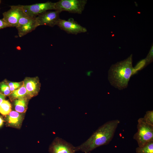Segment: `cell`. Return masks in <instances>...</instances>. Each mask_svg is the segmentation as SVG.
<instances>
[{"mask_svg":"<svg viewBox=\"0 0 153 153\" xmlns=\"http://www.w3.org/2000/svg\"><path fill=\"white\" fill-rule=\"evenodd\" d=\"M8 27L9 25L2 19H0V29Z\"/></svg>","mask_w":153,"mask_h":153,"instance_id":"cell-22","label":"cell"},{"mask_svg":"<svg viewBox=\"0 0 153 153\" xmlns=\"http://www.w3.org/2000/svg\"><path fill=\"white\" fill-rule=\"evenodd\" d=\"M21 82H10L8 84L10 90L12 92L14 90L19 88L22 84Z\"/></svg>","mask_w":153,"mask_h":153,"instance_id":"cell-20","label":"cell"},{"mask_svg":"<svg viewBox=\"0 0 153 153\" xmlns=\"http://www.w3.org/2000/svg\"><path fill=\"white\" fill-rule=\"evenodd\" d=\"M141 118L142 120L144 122L153 126V110L147 111L144 117Z\"/></svg>","mask_w":153,"mask_h":153,"instance_id":"cell-17","label":"cell"},{"mask_svg":"<svg viewBox=\"0 0 153 153\" xmlns=\"http://www.w3.org/2000/svg\"><path fill=\"white\" fill-rule=\"evenodd\" d=\"M10 95L12 97L15 99L23 98L27 95V90L24 82L19 88L14 90Z\"/></svg>","mask_w":153,"mask_h":153,"instance_id":"cell-15","label":"cell"},{"mask_svg":"<svg viewBox=\"0 0 153 153\" xmlns=\"http://www.w3.org/2000/svg\"><path fill=\"white\" fill-rule=\"evenodd\" d=\"M87 2L86 0H60L55 3V10L81 14Z\"/></svg>","mask_w":153,"mask_h":153,"instance_id":"cell-4","label":"cell"},{"mask_svg":"<svg viewBox=\"0 0 153 153\" xmlns=\"http://www.w3.org/2000/svg\"><path fill=\"white\" fill-rule=\"evenodd\" d=\"M153 46H152L150 51L145 59L146 64L147 65L152 61L153 59Z\"/></svg>","mask_w":153,"mask_h":153,"instance_id":"cell-21","label":"cell"},{"mask_svg":"<svg viewBox=\"0 0 153 153\" xmlns=\"http://www.w3.org/2000/svg\"><path fill=\"white\" fill-rule=\"evenodd\" d=\"M61 11L55 10H48L44 12L36 17V21L38 26L46 25L53 27L57 25L59 20V14Z\"/></svg>","mask_w":153,"mask_h":153,"instance_id":"cell-7","label":"cell"},{"mask_svg":"<svg viewBox=\"0 0 153 153\" xmlns=\"http://www.w3.org/2000/svg\"><path fill=\"white\" fill-rule=\"evenodd\" d=\"M11 111V106L8 101L4 100L0 105V113L4 115L8 114Z\"/></svg>","mask_w":153,"mask_h":153,"instance_id":"cell-16","label":"cell"},{"mask_svg":"<svg viewBox=\"0 0 153 153\" xmlns=\"http://www.w3.org/2000/svg\"><path fill=\"white\" fill-rule=\"evenodd\" d=\"M27 101L24 98L18 99L14 101L15 108L16 111L20 113L25 112L27 108Z\"/></svg>","mask_w":153,"mask_h":153,"instance_id":"cell-13","label":"cell"},{"mask_svg":"<svg viewBox=\"0 0 153 153\" xmlns=\"http://www.w3.org/2000/svg\"><path fill=\"white\" fill-rule=\"evenodd\" d=\"M136 72L132 66V55L112 65L108 71V80L111 85L119 90L127 87L130 78Z\"/></svg>","mask_w":153,"mask_h":153,"instance_id":"cell-2","label":"cell"},{"mask_svg":"<svg viewBox=\"0 0 153 153\" xmlns=\"http://www.w3.org/2000/svg\"><path fill=\"white\" fill-rule=\"evenodd\" d=\"M36 17H30L28 16L22 17L19 19L16 27L27 23L34 20Z\"/></svg>","mask_w":153,"mask_h":153,"instance_id":"cell-19","label":"cell"},{"mask_svg":"<svg viewBox=\"0 0 153 153\" xmlns=\"http://www.w3.org/2000/svg\"><path fill=\"white\" fill-rule=\"evenodd\" d=\"M55 3L47 1L29 5H21L25 13L28 16L35 17L46 11L55 10Z\"/></svg>","mask_w":153,"mask_h":153,"instance_id":"cell-6","label":"cell"},{"mask_svg":"<svg viewBox=\"0 0 153 153\" xmlns=\"http://www.w3.org/2000/svg\"><path fill=\"white\" fill-rule=\"evenodd\" d=\"M120 121L117 119L108 121L99 127L90 137L80 145L75 147L76 152L89 153L100 146L107 145L111 141Z\"/></svg>","mask_w":153,"mask_h":153,"instance_id":"cell-1","label":"cell"},{"mask_svg":"<svg viewBox=\"0 0 153 153\" xmlns=\"http://www.w3.org/2000/svg\"><path fill=\"white\" fill-rule=\"evenodd\" d=\"M10 9L3 13L2 19L9 27H16L19 19L28 16L25 12L21 5L10 6Z\"/></svg>","mask_w":153,"mask_h":153,"instance_id":"cell-5","label":"cell"},{"mask_svg":"<svg viewBox=\"0 0 153 153\" xmlns=\"http://www.w3.org/2000/svg\"><path fill=\"white\" fill-rule=\"evenodd\" d=\"M57 25L67 33L75 35L87 31L86 28L79 24L71 18L66 20L60 19Z\"/></svg>","mask_w":153,"mask_h":153,"instance_id":"cell-8","label":"cell"},{"mask_svg":"<svg viewBox=\"0 0 153 153\" xmlns=\"http://www.w3.org/2000/svg\"><path fill=\"white\" fill-rule=\"evenodd\" d=\"M1 2V1L0 0V4Z\"/></svg>","mask_w":153,"mask_h":153,"instance_id":"cell-25","label":"cell"},{"mask_svg":"<svg viewBox=\"0 0 153 153\" xmlns=\"http://www.w3.org/2000/svg\"><path fill=\"white\" fill-rule=\"evenodd\" d=\"M137 122V131L133 138L137 141L138 146H141L153 140V126L144 122L141 118Z\"/></svg>","mask_w":153,"mask_h":153,"instance_id":"cell-3","label":"cell"},{"mask_svg":"<svg viewBox=\"0 0 153 153\" xmlns=\"http://www.w3.org/2000/svg\"><path fill=\"white\" fill-rule=\"evenodd\" d=\"M22 117L19 112L16 111H11L8 116V122L12 126H17L21 122Z\"/></svg>","mask_w":153,"mask_h":153,"instance_id":"cell-12","label":"cell"},{"mask_svg":"<svg viewBox=\"0 0 153 153\" xmlns=\"http://www.w3.org/2000/svg\"><path fill=\"white\" fill-rule=\"evenodd\" d=\"M37 27L35 18L34 20L27 23L17 26L16 28L19 37H22L34 30Z\"/></svg>","mask_w":153,"mask_h":153,"instance_id":"cell-11","label":"cell"},{"mask_svg":"<svg viewBox=\"0 0 153 153\" xmlns=\"http://www.w3.org/2000/svg\"><path fill=\"white\" fill-rule=\"evenodd\" d=\"M50 153H75V146L61 138H56L50 146Z\"/></svg>","mask_w":153,"mask_h":153,"instance_id":"cell-9","label":"cell"},{"mask_svg":"<svg viewBox=\"0 0 153 153\" xmlns=\"http://www.w3.org/2000/svg\"><path fill=\"white\" fill-rule=\"evenodd\" d=\"M3 120L0 117V127H1L3 124Z\"/></svg>","mask_w":153,"mask_h":153,"instance_id":"cell-24","label":"cell"},{"mask_svg":"<svg viewBox=\"0 0 153 153\" xmlns=\"http://www.w3.org/2000/svg\"><path fill=\"white\" fill-rule=\"evenodd\" d=\"M136 153H153V140L136 148Z\"/></svg>","mask_w":153,"mask_h":153,"instance_id":"cell-14","label":"cell"},{"mask_svg":"<svg viewBox=\"0 0 153 153\" xmlns=\"http://www.w3.org/2000/svg\"><path fill=\"white\" fill-rule=\"evenodd\" d=\"M5 95L0 92V105L3 101L5 100Z\"/></svg>","mask_w":153,"mask_h":153,"instance_id":"cell-23","label":"cell"},{"mask_svg":"<svg viewBox=\"0 0 153 153\" xmlns=\"http://www.w3.org/2000/svg\"><path fill=\"white\" fill-rule=\"evenodd\" d=\"M24 83L26 89L27 95L32 97L37 95L40 89V83L37 78H26Z\"/></svg>","mask_w":153,"mask_h":153,"instance_id":"cell-10","label":"cell"},{"mask_svg":"<svg viewBox=\"0 0 153 153\" xmlns=\"http://www.w3.org/2000/svg\"><path fill=\"white\" fill-rule=\"evenodd\" d=\"M0 92L5 95H10L12 92L10 90L7 83L3 82L0 84Z\"/></svg>","mask_w":153,"mask_h":153,"instance_id":"cell-18","label":"cell"}]
</instances>
